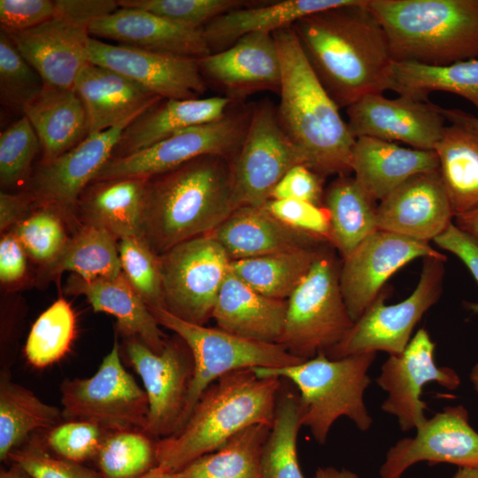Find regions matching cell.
I'll use <instances>...</instances> for the list:
<instances>
[{
    "instance_id": "6da1fadb",
    "label": "cell",
    "mask_w": 478,
    "mask_h": 478,
    "mask_svg": "<svg viewBox=\"0 0 478 478\" xmlns=\"http://www.w3.org/2000/svg\"><path fill=\"white\" fill-rule=\"evenodd\" d=\"M368 0L307 15L292 25L320 81L339 108L391 89L393 59Z\"/></svg>"
},
{
    "instance_id": "7a4b0ae2",
    "label": "cell",
    "mask_w": 478,
    "mask_h": 478,
    "mask_svg": "<svg viewBox=\"0 0 478 478\" xmlns=\"http://www.w3.org/2000/svg\"><path fill=\"white\" fill-rule=\"evenodd\" d=\"M234 210L232 160L202 156L149 178L143 236L160 256L181 243L210 234Z\"/></svg>"
},
{
    "instance_id": "3957f363",
    "label": "cell",
    "mask_w": 478,
    "mask_h": 478,
    "mask_svg": "<svg viewBox=\"0 0 478 478\" xmlns=\"http://www.w3.org/2000/svg\"><path fill=\"white\" fill-rule=\"evenodd\" d=\"M273 35L281 65L277 105L281 127L309 168L325 177L351 173L356 139L339 107L312 70L292 26Z\"/></svg>"
},
{
    "instance_id": "277c9868",
    "label": "cell",
    "mask_w": 478,
    "mask_h": 478,
    "mask_svg": "<svg viewBox=\"0 0 478 478\" xmlns=\"http://www.w3.org/2000/svg\"><path fill=\"white\" fill-rule=\"evenodd\" d=\"M281 386V378L260 377L253 368L224 374L202 393L186 423L154 444L156 466L175 473L250 426L272 427Z\"/></svg>"
},
{
    "instance_id": "5b68a950",
    "label": "cell",
    "mask_w": 478,
    "mask_h": 478,
    "mask_svg": "<svg viewBox=\"0 0 478 478\" xmlns=\"http://www.w3.org/2000/svg\"><path fill=\"white\" fill-rule=\"evenodd\" d=\"M394 62L443 66L478 58V0H368Z\"/></svg>"
},
{
    "instance_id": "8992f818",
    "label": "cell",
    "mask_w": 478,
    "mask_h": 478,
    "mask_svg": "<svg viewBox=\"0 0 478 478\" xmlns=\"http://www.w3.org/2000/svg\"><path fill=\"white\" fill-rule=\"evenodd\" d=\"M376 352L332 359L324 352L301 363L282 367L253 368L260 377L277 376L297 389L302 427L324 444L336 420L347 417L360 431H367L373 419L364 395L371 383L368 374Z\"/></svg>"
},
{
    "instance_id": "52a82bcc",
    "label": "cell",
    "mask_w": 478,
    "mask_h": 478,
    "mask_svg": "<svg viewBox=\"0 0 478 478\" xmlns=\"http://www.w3.org/2000/svg\"><path fill=\"white\" fill-rule=\"evenodd\" d=\"M340 267L323 248L312 268L287 299L279 344L303 360L339 343L354 324L339 282Z\"/></svg>"
},
{
    "instance_id": "ba28073f",
    "label": "cell",
    "mask_w": 478,
    "mask_h": 478,
    "mask_svg": "<svg viewBox=\"0 0 478 478\" xmlns=\"http://www.w3.org/2000/svg\"><path fill=\"white\" fill-rule=\"evenodd\" d=\"M149 309L159 325L174 332L188 345L194 360V373L178 430L186 423L202 393L224 374L244 368L289 366L304 361L279 343L250 340L219 328L194 324L164 307Z\"/></svg>"
},
{
    "instance_id": "9c48e42d",
    "label": "cell",
    "mask_w": 478,
    "mask_h": 478,
    "mask_svg": "<svg viewBox=\"0 0 478 478\" xmlns=\"http://www.w3.org/2000/svg\"><path fill=\"white\" fill-rule=\"evenodd\" d=\"M253 104L234 103L219 120L183 129L134 153L112 158L93 181L150 178L205 155L233 160L245 137Z\"/></svg>"
},
{
    "instance_id": "30bf717a",
    "label": "cell",
    "mask_w": 478,
    "mask_h": 478,
    "mask_svg": "<svg viewBox=\"0 0 478 478\" xmlns=\"http://www.w3.org/2000/svg\"><path fill=\"white\" fill-rule=\"evenodd\" d=\"M444 258H425L414 290L403 301L386 305L385 289L354 322L343 340L324 352L329 358L383 351L389 356L404 351L417 323L442 294Z\"/></svg>"
},
{
    "instance_id": "8fae6325",
    "label": "cell",
    "mask_w": 478,
    "mask_h": 478,
    "mask_svg": "<svg viewBox=\"0 0 478 478\" xmlns=\"http://www.w3.org/2000/svg\"><path fill=\"white\" fill-rule=\"evenodd\" d=\"M62 415L67 420L90 422L112 433L145 434L149 400L123 367L117 340L96 374L87 379H67L60 386Z\"/></svg>"
},
{
    "instance_id": "7c38bea8",
    "label": "cell",
    "mask_w": 478,
    "mask_h": 478,
    "mask_svg": "<svg viewBox=\"0 0 478 478\" xmlns=\"http://www.w3.org/2000/svg\"><path fill=\"white\" fill-rule=\"evenodd\" d=\"M158 258L163 307L183 320L204 325L230 271L226 250L207 234L175 245Z\"/></svg>"
},
{
    "instance_id": "4fadbf2b",
    "label": "cell",
    "mask_w": 478,
    "mask_h": 478,
    "mask_svg": "<svg viewBox=\"0 0 478 478\" xmlns=\"http://www.w3.org/2000/svg\"><path fill=\"white\" fill-rule=\"evenodd\" d=\"M305 161L281 127L277 105L266 97L253 104L243 142L232 161L235 209L263 206L284 174Z\"/></svg>"
},
{
    "instance_id": "5bb4252c",
    "label": "cell",
    "mask_w": 478,
    "mask_h": 478,
    "mask_svg": "<svg viewBox=\"0 0 478 478\" xmlns=\"http://www.w3.org/2000/svg\"><path fill=\"white\" fill-rule=\"evenodd\" d=\"M136 118L90 134L53 161L39 163L25 189L37 203L56 209L68 227L77 231L81 227L76 218L81 194L110 160L122 133Z\"/></svg>"
},
{
    "instance_id": "9a60e30c",
    "label": "cell",
    "mask_w": 478,
    "mask_h": 478,
    "mask_svg": "<svg viewBox=\"0 0 478 478\" xmlns=\"http://www.w3.org/2000/svg\"><path fill=\"white\" fill-rule=\"evenodd\" d=\"M436 344L425 328H420L403 352L389 356L381 366L377 385L387 393L382 410L397 419L400 429L418 428L426 420V403L420 399L428 383L436 382L447 389L461 383L457 372L435 362Z\"/></svg>"
},
{
    "instance_id": "2e32d148",
    "label": "cell",
    "mask_w": 478,
    "mask_h": 478,
    "mask_svg": "<svg viewBox=\"0 0 478 478\" xmlns=\"http://www.w3.org/2000/svg\"><path fill=\"white\" fill-rule=\"evenodd\" d=\"M127 353L142 378L149 400L145 434L160 438L174 434L194 373L190 350L180 338L166 340L162 351L156 353L137 338H128Z\"/></svg>"
},
{
    "instance_id": "e0dca14e",
    "label": "cell",
    "mask_w": 478,
    "mask_h": 478,
    "mask_svg": "<svg viewBox=\"0 0 478 478\" xmlns=\"http://www.w3.org/2000/svg\"><path fill=\"white\" fill-rule=\"evenodd\" d=\"M444 258L429 243L384 230L365 239L340 267L339 282L348 312L355 322L398 269L418 258Z\"/></svg>"
},
{
    "instance_id": "ac0fdd59",
    "label": "cell",
    "mask_w": 478,
    "mask_h": 478,
    "mask_svg": "<svg viewBox=\"0 0 478 478\" xmlns=\"http://www.w3.org/2000/svg\"><path fill=\"white\" fill-rule=\"evenodd\" d=\"M421 461L478 467V432L470 425L468 411L462 405L444 407L416 428L414 436L391 446L380 467V478H401Z\"/></svg>"
},
{
    "instance_id": "d6986e66",
    "label": "cell",
    "mask_w": 478,
    "mask_h": 478,
    "mask_svg": "<svg viewBox=\"0 0 478 478\" xmlns=\"http://www.w3.org/2000/svg\"><path fill=\"white\" fill-rule=\"evenodd\" d=\"M346 112L355 139L367 136L397 141L427 150H435L446 120L440 106L405 95L389 99L382 93L369 94L348 106Z\"/></svg>"
},
{
    "instance_id": "ffe728a7",
    "label": "cell",
    "mask_w": 478,
    "mask_h": 478,
    "mask_svg": "<svg viewBox=\"0 0 478 478\" xmlns=\"http://www.w3.org/2000/svg\"><path fill=\"white\" fill-rule=\"evenodd\" d=\"M90 63L112 70L163 99H196L207 85L197 59L111 44L91 37Z\"/></svg>"
},
{
    "instance_id": "44dd1931",
    "label": "cell",
    "mask_w": 478,
    "mask_h": 478,
    "mask_svg": "<svg viewBox=\"0 0 478 478\" xmlns=\"http://www.w3.org/2000/svg\"><path fill=\"white\" fill-rule=\"evenodd\" d=\"M197 63L207 87L210 84L233 103H244L258 92H280L281 65L273 34H249Z\"/></svg>"
},
{
    "instance_id": "7402d4cb",
    "label": "cell",
    "mask_w": 478,
    "mask_h": 478,
    "mask_svg": "<svg viewBox=\"0 0 478 478\" xmlns=\"http://www.w3.org/2000/svg\"><path fill=\"white\" fill-rule=\"evenodd\" d=\"M89 27L56 11L46 22L9 35L20 54L40 73L44 86L73 89L80 73L90 63Z\"/></svg>"
},
{
    "instance_id": "603a6c76",
    "label": "cell",
    "mask_w": 478,
    "mask_h": 478,
    "mask_svg": "<svg viewBox=\"0 0 478 478\" xmlns=\"http://www.w3.org/2000/svg\"><path fill=\"white\" fill-rule=\"evenodd\" d=\"M455 217L437 171L417 173L377 204V227L414 240L434 241Z\"/></svg>"
},
{
    "instance_id": "cb8c5ba5",
    "label": "cell",
    "mask_w": 478,
    "mask_h": 478,
    "mask_svg": "<svg viewBox=\"0 0 478 478\" xmlns=\"http://www.w3.org/2000/svg\"><path fill=\"white\" fill-rule=\"evenodd\" d=\"M89 34L120 44L197 59L212 53L203 29L187 27L135 8L120 7L96 19Z\"/></svg>"
},
{
    "instance_id": "d4e9b609",
    "label": "cell",
    "mask_w": 478,
    "mask_h": 478,
    "mask_svg": "<svg viewBox=\"0 0 478 478\" xmlns=\"http://www.w3.org/2000/svg\"><path fill=\"white\" fill-rule=\"evenodd\" d=\"M73 90L84 105L89 135L136 118L163 99L120 73L92 63L81 70Z\"/></svg>"
},
{
    "instance_id": "484cf974",
    "label": "cell",
    "mask_w": 478,
    "mask_h": 478,
    "mask_svg": "<svg viewBox=\"0 0 478 478\" xmlns=\"http://www.w3.org/2000/svg\"><path fill=\"white\" fill-rule=\"evenodd\" d=\"M439 170L435 150L404 147L373 137L356 139L351 159L354 179L375 202L412 176Z\"/></svg>"
},
{
    "instance_id": "4316f807",
    "label": "cell",
    "mask_w": 478,
    "mask_h": 478,
    "mask_svg": "<svg viewBox=\"0 0 478 478\" xmlns=\"http://www.w3.org/2000/svg\"><path fill=\"white\" fill-rule=\"evenodd\" d=\"M65 291L84 296L96 312L116 318L118 330L128 338H137L153 352L164 349L166 339L148 305L133 289L123 273L117 277L85 280L70 274Z\"/></svg>"
},
{
    "instance_id": "83f0119b",
    "label": "cell",
    "mask_w": 478,
    "mask_h": 478,
    "mask_svg": "<svg viewBox=\"0 0 478 478\" xmlns=\"http://www.w3.org/2000/svg\"><path fill=\"white\" fill-rule=\"evenodd\" d=\"M231 260L320 246L327 243L281 223L263 206H241L209 234Z\"/></svg>"
},
{
    "instance_id": "f1b7e54d",
    "label": "cell",
    "mask_w": 478,
    "mask_h": 478,
    "mask_svg": "<svg viewBox=\"0 0 478 478\" xmlns=\"http://www.w3.org/2000/svg\"><path fill=\"white\" fill-rule=\"evenodd\" d=\"M149 178H118L91 182L81 194L76 218L81 225L105 229L118 241L143 236Z\"/></svg>"
},
{
    "instance_id": "f546056e",
    "label": "cell",
    "mask_w": 478,
    "mask_h": 478,
    "mask_svg": "<svg viewBox=\"0 0 478 478\" xmlns=\"http://www.w3.org/2000/svg\"><path fill=\"white\" fill-rule=\"evenodd\" d=\"M287 300L258 292L230 271L217 297L212 318L218 328L241 337L278 343L283 331Z\"/></svg>"
},
{
    "instance_id": "4dcf8cb0",
    "label": "cell",
    "mask_w": 478,
    "mask_h": 478,
    "mask_svg": "<svg viewBox=\"0 0 478 478\" xmlns=\"http://www.w3.org/2000/svg\"><path fill=\"white\" fill-rule=\"evenodd\" d=\"M232 104L222 96L162 99L127 127L112 158L134 153L183 129L219 120Z\"/></svg>"
},
{
    "instance_id": "1f68e13d",
    "label": "cell",
    "mask_w": 478,
    "mask_h": 478,
    "mask_svg": "<svg viewBox=\"0 0 478 478\" xmlns=\"http://www.w3.org/2000/svg\"><path fill=\"white\" fill-rule=\"evenodd\" d=\"M356 0H282L237 9L213 19L203 32L212 53L220 52L253 33H270L292 26L298 19Z\"/></svg>"
},
{
    "instance_id": "d6a6232c",
    "label": "cell",
    "mask_w": 478,
    "mask_h": 478,
    "mask_svg": "<svg viewBox=\"0 0 478 478\" xmlns=\"http://www.w3.org/2000/svg\"><path fill=\"white\" fill-rule=\"evenodd\" d=\"M22 112L40 141V164L53 161L89 135L87 113L73 89L44 86Z\"/></svg>"
},
{
    "instance_id": "836d02e7",
    "label": "cell",
    "mask_w": 478,
    "mask_h": 478,
    "mask_svg": "<svg viewBox=\"0 0 478 478\" xmlns=\"http://www.w3.org/2000/svg\"><path fill=\"white\" fill-rule=\"evenodd\" d=\"M439 173L455 216L478 206V129L445 126L434 150Z\"/></svg>"
},
{
    "instance_id": "e575fe53",
    "label": "cell",
    "mask_w": 478,
    "mask_h": 478,
    "mask_svg": "<svg viewBox=\"0 0 478 478\" xmlns=\"http://www.w3.org/2000/svg\"><path fill=\"white\" fill-rule=\"evenodd\" d=\"M66 271L88 281L117 277L122 273L118 240L104 228L81 225L59 256L40 267L37 285L45 286Z\"/></svg>"
},
{
    "instance_id": "d590c367",
    "label": "cell",
    "mask_w": 478,
    "mask_h": 478,
    "mask_svg": "<svg viewBox=\"0 0 478 478\" xmlns=\"http://www.w3.org/2000/svg\"><path fill=\"white\" fill-rule=\"evenodd\" d=\"M323 206L330 221L329 243L343 258L378 230L377 204L347 174L339 175L324 193Z\"/></svg>"
},
{
    "instance_id": "8d00e7d4",
    "label": "cell",
    "mask_w": 478,
    "mask_h": 478,
    "mask_svg": "<svg viewBox=\"0 0 478 478\" xmlns=\"http://www.w3.org/2000/svg\"><path fill=\"white\" fill-rule=\"evenodd\" d=\"M322 245L231 260L230 272L268 297L287 300L306 276Z\"/></svg>"
},
{
    "instance_id": "74e56055",
    "label": "cell",
    "mask_w": 478,
    "mask_h": 478,
    "mask_svg": "<svg viewBox=\"0 0 478 478\" xmlns=\"http://www.w3.org/2000/svg\"><path fill=\"white\" fill-rule=\"evenodd\" d=\"M271 427L250 426L216 451L170 474L173 478H263L261 457Z\"/></svg>"
},
{
    "instance_id": "f35d334b",
    "label": "cell",
    "mask_w": 478,
    "mask_h": 478,
    "mask_svg": "<svg viewBox=\"0 0 478 478\" xmlns=\"http://www.w3.org/2000/svg\"><path fill=\"white\" fill-rule=\"evenodd\" d=\"M390 78V90L398 95L428 100L430 92H450L467 99L478 112V58L443 66L393 62Z\"/></svg>"
},
{
    "instance_id": "ab89813d",
    "label": "cell",
    "mask_w": 478,
    "mask_h": 478,
    "mask_svg": "<svg viewBox=\"0 0 478 478\" xmlns=\"http://www.w3.org/2000/svg\"><path fill=\"white\" fill-rule=\"evenodd\" d=\"M62 411L42 402L31 390L12 382L6 373L0 379V459L33 431L56 427Z\"/></svg>"
},
{
    "instance_id": "60d3db41",
    "label": "cell",
    "mask_w": 478,
    "mask_h": 478,
    "mask_svg": "<svg viewBox=\"0 0 478 478\" xmlns=\"http://www.w3.org/2000/svg\"><path fill=\"white\" fill-rule=\"evenodd\" d=\"M281 388L270 433L263 448V478H305L297 458L300 420L298 393Z\"/></svg>"
},
{
    "instance_id": "b9f144b4",
    "label": "cell",
    "mask_w": 478,
    "mask_h": 478,
    "mask_svg": "<svg viewBox=\"0 0 478 478\" xmlns=\"http://www.w3.org/2000/svg\"><path fill=\"white\" fill-rule=\"evenodd\" d=\"M75 328L70 304L59 297L33 324L25 346L27 361L42 368L60 360L72 345Z\"/></svg>"
},
{
    "instance_id": "7bdbcfd3",
    "label": "cell",
    "mask_w": 478,
    "mask_h": 478,
    "mask_svg": "<svg viewBox=\"0 0 478 478\" xmlns=\"http://www.w3.org/2000/svg\"><path fill=\"white\" fill-rule=\"evenodd\" d=\"M66 226L56 209L35 201L32 212L11 230L28 258L42 267L52 263L68 243Z\"/></svg>"
},
{
    "instance_id": "ee69618b",
    "label": "cell",
    "mask_w": 478,
    "mask_h": 478,
    "mask_svg": "<svg viewBox=\"0 0 478 478\" xmlns=\"http://www.w3.org/2000/svg\"><path fill=\"white\" fill-rule=\"evenodd\" d=\"M105 478H137L148 472L155 459L154 445L143 432L112 433L97 452Z\"/></svg>"
},
{
    "instance_id": "f6af8a7d",
    "label": "cell",
    "mask_w": 478,
    "mask_h": 478,
    "mask_svg": "<svg viewBox=\"0 0 478 478\" xmlns=\"http://www.w3.org/2000/svg\"><path fill=\"white\" fill-rule=\"evenodd\" d=\"M41 149L29 120L23 115L0 134V183L3 189L27 187L32 164Z\"/></svg>"
},
{
    "instance_id": "bcb514c9",
    "label": "cell",
    "mask_w": 478,
    "mask_h": 478,
    "mask_svg": "<svg viewBox=\"0 0 478 478\" xmlns=\"http://www.w3.org/2000/svg\"><path fill=\"white\" fill-rule=\"evenodd\" d=\"M121 270L148 307H163L162 275L158 256L143 236L118 241Z\"/></svg>"
},
{
    "instance_id": "7dc6e473",
    "label": "cell",
    "mask_w": 478,
    "mask_h": 478,
    "mask_svg": "<svg viewBox=\"0 0 478 478\" xmlns=\"http://www.w3.org/2000/svg\"><path fill=\"white\" fill-rule=\"evenodd\" d=\"M44 88L36 69L20 54L10 35L0 33V100L12 110L24 106Z\"/></svg>"
},
{
    "instance_id": "c3c4849f",
    "label": "cell",
    "mask_w": 478,
    "mask_h": 478,
    "mask_svg": "<svg viewBox=\"0 0 478 478\" xmlns=\"http://www.w3.org/2000/svg\"><path fill=\"white\" fill-rule=\"evenodd\" d=\"M260 2V1H259ZM247 0H120V7L135 8L161 16L179 25L203 29L232 11L259 3Z\"/></svg>"
},
{
    "instance_id": "681fc988",
    "label": "cell",
    "mask_w": 478,
    "mask_h": 478,
    "mask_svg": "<svg viewBox=\"0 0 478 478\" xmlns=\"http://www.w3.org/2000/svg\"><path fill=\"white\" fill-rule=\"evenodd\" d=\"M263 207L286 226L329 243V215L323 205L299 200L270 199Z\"/></svg>"
},
{
    "instance_id": "f907efd6",
    "label": "cell",
    "mask_w": 478,
    "mask_h": 478,
    "mask_svg": "<svg viewBox=\"0 0 478 478\" xmlns=\"http://www.w3.org/2000/svg\"><path fill=\"white\" fill-rule=\"evenodd\" d=\"M104 439L102 429L87 421L68 420L51 428L50 447L65 459L79 462L98 452Z\"/></svg>"
},
{
    "instance_id": "816d5d0a",
    "label": "cell",
    "mask_w": 478,
    "mask_h": 478,
    "mask_svg": "<svg viewBox=\"0 0 478 478\" xmlns=\"http://www.w3.org/2000/svg\"><path fill=\"white\" fill-rule=\"evenodd\" d=\"M8 459L32 478H102L75 462L52 457L37 443L13 450Z\"/></svg>"
},
{
    "instance_id": "f5cc1de1",
    "label": "cell",
    "mask_w": 478,
    "mask_h": 478,
    "mask_svg": "<svg viewBox=\"0 0 478 478\" xmlns=\"http://www.w3.org/2000/svg\"><path fill=\"white\" fill-rule=\"evenodd\" d=\"M51 0H0L1 31L13 35L34 28L53 18Z\"/></svg>"
},
{
    "instance_id": "db71d44e",
    "label": "cell",
    "mask_w": 478,
    "mask_h": 478,
    "mask_svg": "<svg viewBox=\"0 0 478 478\" xmlns=\"http://www.w3.org/2000/svg\"><path fill=\"white\" fill-rule=\"evenodd\" d=\"M325 178L305 165H297L274 187L271 199L299 200L323 205Z\"/></svg>"
},
{
    "instance_id": "11a10c76",
    "label": "cell",
    "mask_w": 478,
    "mask_h": 478,
    "mask_svg": "<svg viewBox=\"0 0 478 478\" xmlns=\"http://www.w3.org/2000/svg\"><path fill=\"white\" fill-rule=\"evenodd\" d=\"M434 243L456 255L469 269L478 283V238L451 223ZM466 307L478 314V302H466Z\"/></svg>"
},
{
    "instance_id": "9f6ffc18",
    "label": "cell",
    "mask_w": 478,
    "mask_h": 478,
    "mask_svg": "<svg viewBox=\"0 0 478 478\" xmlns=\"http://www.w3.org/2000/svg\"><path fill=\"white\" fill-rule=\"evenodd\" d=\"M27 254L11 230L3 233L0 240V281L11 285L20 281L27 273Z\"/></svg>"
},
{
    "instance_id": "6f0895ef",
    "label": "cell",
    "mask_w": 478,
    "mask_h": 478,
    "mask_svg": "<svg viewBox=\"0 0 478 478\" xmlns=\"http://www.w3.org/2000/svg\"><path fill=\"white\" fill-rule=\"evenodd\" d=\"M35 207V199L27 189L12 194L0 193V230L11 229L27 217Z\"/></svg>"
},
{
    "instance_id": "680465c9",
    "label": "cell",
    "mask_w": 478,
    "mask_h": 478,
    "mask_svg": "<svg viewBox=\"0 0 478 478\" xmlns=\"http://www.w3.org/2000/svg\"><path fill=\"white\" fill-rule=\"evenodd\" d=\"M440 112L445 120L451 123L469 126L478 129V117L459 109H445L440 107Z\"/></svg>"
},
{
    "instance_id": "91938a15",
    "label": "cell",
    "mask_w": 478,
    "mask_h": 478,
    "mask_svg": "<svg viewBox=\"0 0 478 478\" xmlns=\"http://www.w3.org/2000/svg\"><path fill=\"white\" fill-rule=\"evenodd\" d=\"M456 226L478 238V206L469 212L455 216Z\"/></svg>"
},
{
    "instance_id": "94428289",
    "label": "cell",
    "mask_w": 478,
    "mask_h": 478,
    "mask_svg": "<svg viewBox=\"0 0 478 478\" xmlns=\"http://www.w3.org/2000/svg\"><path fill=\"white\" fill-rule=\"evenodd\" d=\"M314 478H359V476L348 469H337L334 466L319 467Z\"/></svg>"
},
{
    "instance_id": "6125c7cd",
    "label": "cell",
    "mask_w": 478,
    "mask_h": 478,
    "mask_svg": "<svg viewBox=\"0 0 478 478\" xmlns=\"http://www.w3.org/2000/svg\"><path fill=\"white\" fill-rule=\"evenodd\" d=\"M453 478H478V467H458Z\"/></svg>"
},
{
    "instance_id": "be15d7a7",
    "label": "cell",
    "mask_w": 478,
    "mask_h": 478,
    "mask_svg": "<svg viewBox=\"0 0 478 478\" xmlns=\"http://www.w3.org/2000/svg\"><path fill=\"white\" fill-rule=\"evenodd\" d=\"M137 478H173L170 474L160 471L157 466L150 468L144 474Z\"/></svg>"
},
{
    "instance_id": "e7e4bbea",
    "label": "cell",
    "mask_w": 478,
    "mask_h": 478,
    "mask_svg": "<svg viewBox=\"0 0 478 478\" xmlns=\"http://www.w3.org/2000/svg\"><path fill=\"white\" fill-rule=\"evenodd\" d=\"M17 468H12L10 470H2L0 474V478H25L22 474V470L16 466Z\"/></svg>"
},
{
    "instance_id": "03108f58",
    "label": "cell",
    "mask_w": 478,
    "mask_h": 478,
    "mask_svg": "<svg viewBox=\"0 0 478 478\" xmlns=\"http://www.w3.org/2000/svg\"><path fill=\"white\" fill-rule=\"evenodd\" d=\"M470 381L474 386V390L478 394V362L472 368L470 373Z\"/></svg>"
}]
</instances>
